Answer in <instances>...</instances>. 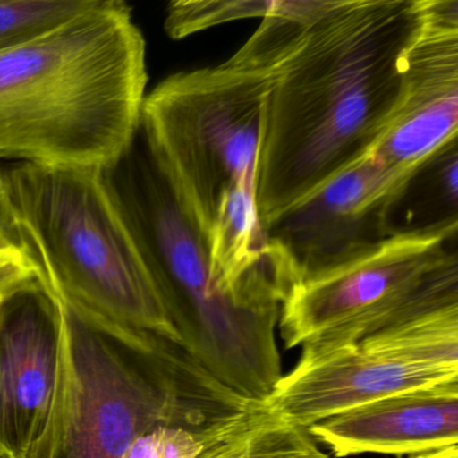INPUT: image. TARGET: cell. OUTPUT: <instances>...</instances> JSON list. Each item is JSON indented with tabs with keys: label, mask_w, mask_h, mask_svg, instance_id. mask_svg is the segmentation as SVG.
I'll return each mask as SVG.
<instances>
[{
	"label": "cell",
	"mask_w": 458,
	"mask_h": 458,
	"mask_svg": "<svg viewBox=\"0 0 458 458\" xmlns=\"http://www.w3.org/2000/svg\"><path fill=\"white\" fill-rule=\"evenodd\" d=\"M420 0H339L278 64L259 141L265 229L369 157L395 114Z\"/></svg>",
	"instance_id": "cell-1"
},
{
	"label": "cell",
	"mask_w": 458,
	"mask_h": 458,
	"mask_svg": "<svg viewBox=\"0 0 458 458\" xmlns=\"http://www.w3.org/2000/svg\"><path fill=\"white\" fill-rule=\"evenodd\" d=\"M147 81L146 39L119 0L0 50V160L103 170L138 133Z\"/></svg>",
	"instance_id": "cell-2"
},
{
	"label": "cell",
	"mask_w": 458,
	"mask_h": 458,
	"mask_svg": "<svg viewBox=\"0 0 458 458\" xmlns=\"http://www.w3.org/2000/svg\"><path fill=\"white\" fill-rule=\"evenodd\" d=\"M100 175L183 347L222 385L265 403L283 377L276 340L283 300L216 285L205 237L140 127Z\"/></svg>",
	"instance_id": "cell-3"
},
{
	"label": "cell",
	"mask_w": 458,
	"mask_h": 458,
	"mask_svg": "<svg viewBox=\"0 0 458 458\" xmlns=\"http://www.w3.org/2000/svg\"><path fill=\"white\" fill-rule=\"evenodd\" d=\"M4 174L17 245L57 301L132 347L183 345L100 170L15 163Z\"/></svg>",
	"instance_id": "cell-4"
},
{
	"label": "cell",
	"mask_w": 458,
	"mask_h": 458,
	"mask_svg": "<svg viewBox=\"0 0 458 458\" xmlns=\"http://www.w3.org/2000/svg\"><path fill=\"white\" fill-rule=\"evenodd\" d=\"M58 304L55 399L25 458H123L154 428L208 430L264 409L222 385L183 345L140 350Z\"/></svg>",
	"instance_id": "cell-5"
},
{
	"label": "cell",
	"mask_w": 458,
	"mask_h": 458,
	"mask_svg": "<svg viewBox=\"0 0 458 458\" xmlns=\"http://www.w3.org/2000/svg\"><path fill=\"white\" fill-rule=\"evenodd\" d=\"M273 79L275 71L224 63L171 74L144 98L141 131L203 237L230 195L257 192Z\"/></svg>",
	"instance_id": "cell-6"
},
{
	"label": "cell",
	"mask_w": 458,
	"mask_h": 458,
	"mask_svg": "<svg viewBox=\"0 0 458 458\" xmlns=\"http://www.w3.org/2000/svg\"><path fill=\"white\" fill-rule=\"evenodd\" d=\"M458 229L396 233L297 281L281 305L286 347L326 355L458 305Z\"/></svg>",
	"instance_id": "cell-7"
},
{
	"label": "cell",
	"mask_w": 458,
	"mask_h": 458,
	"mask_svg": "<svg viewBox=\"0 0 458 458\" xmlns=\"http://www.w3.org/2000/svg\"><path fill=\"white\" fill-rule=\"evenodd\" d=\"M453 379H458V305L300 359L265 406L283 422L308 430L352 407Z\"/></svg>",
	"instance_id": "cell-8"
},
{
	"label": "cell",
	"mask_w": 458,
	"mask_h": 458,
	"mask_svg": "<svg viewBox=\"0 0 458 458\" xmlns=\"http://www.w3.org/2000/svg\"><path fill=\"white\" fill-rule=\"evenodd\" d=\"M415 173L369 155L273 221L270 250L292 286L394 235V208Z\"/></svg>",
	"instance_id": "cell-9"
},
{
	"label": "cell",
	"mask_w": 458,
	"mask_h": 458,
	"mask_svg": "<svg viewBox=\"0 0 458 458\" xmlns=\"http://www.w3.org/2000/svg\"><path fill=\"white\" fill-rule=\"evenodd\" d=\"M422 22L402 55L393 120L371 157L418 170L458 132V0H420Z\"/></svg>",
	"instance_id": "cell-10"
},
{
	"label": "cell",
	"mask_w": 458,
	"mask_h": 458,
	"mask_svg": "<svg viewBox=\"0 0 458 458\" xmlns=\"http://www.w3.org/2000/svg\"><path fill=\"white\" fill-rule=\"evenodd\" d=\"M61 310L38 277L0 299V458H25L55 399Z\"/></svg>",
	"instance_id": "cell-11"
},
{
	"label": "cell",
	"mask_w": 458,
	"mask_h": 458,
	"mask_svg": "<svg viewBox=\"0 0 458 458\" xmlns=\"http://www.w3.org/2000/svg\"><path fill=\"white\" fill-rule=\"evenodd\" d=\"M343 458L363 453L420 454L458 445V379L402 391L308 428Z\"/></svg>",
	"instance_id": "cell-12"
},
{
	"label": "cell",
	"mask_w": 458,
	"mask_h": 458,
	"mask_svg": "<svg viewBox=\"0 0 458 458\" xmlns=\"http://www.w3.org/2000/svg\"><path fill=\"white\" fill-rule=\"evenodd\" d=\"M391 229H458V139L420 165L394 208Z\"/></svg>",
	"instance_id": "cell-13"
},
{
	"label": "cell",
	"mask_w": 458,
	"mask_h": 458,
	"mask_svg": "<svg viewBox=\"0 0 458 458\" xmlns=\"http://www.w3.org/2000/svg\"><path fill=\"white\" fill-rule=\"evenodd\" d=\"M334 4L312 0L276 2L253 36L226 63L240 68L276 71Z\"/></svg>",
	"instance_id": "cell-14"
},
{
	"label": "cell",
	"mask_w": 458,
	"mask_h": 458,
	"mask_svg": "<svg viewBox=\"0 0 458 458\" xmlns=\"http://www.w3.org/2000/svg\"><path fill=\"white\" fill-rule=\"evenodd\" d=\"M200 458H329L307 428L283 422L272 411Z\"/></svg>",
	"instance_id": "cell-15"
},
{
	"label": "cell",
	"mask_w": 458,
	"mask_h": 458,
	"mask_svg": "<svg viewBox=\"0 0 458 458\" xmlns=\"http://www.w3.org/2000/svg\"><path fill=\"white\" fill-rule=\"evenodd\" d=\"M269 412L267 407L208 430L162 426L139 437L123 458H200L219 442L241 433Z\"/></svg>",
	"instance_id": "cell-16"
},
{
	"label": "cell",
	"mask_w": 458,
	"mask_h": 458,
	"mask_svg": "<svg viewBox=\"0 0 458 458\" xmlns=\"http://www.w3.org/2000/svg\"><path fill=\"white\" fill-rule=\"evenodd\" d=\"M98 0H0V50L41 36L92 9Z\"/></svg>",
	"instance_id": "cell-17"
},
{
	"label": "cell",
	"mask_w": 458,
	"mask_h": 458,
	"mask_svg": "<svg viewBox=\"0 0 458 458\" xmlns=\"http://www.w3.org/2000/svg\"><path fill=\"white\" fill-rule=\"evenodd\" d=\"M276 2H173L168 4L165 30L173 39H183L221 23L246 18H264Z\"/></svg>",
	"instance_id": "cell-18"
},
{
	"label": "cell",
	"mask_w": 458,
	"mask_h": 458,
	"mask_svg": "<svg viewBox=\"0 0 458 458\" xmlns=\"http://www.w3.org/2000/svg\"><path fill=\"white\" fill-rule=\"evenodd\" d=\"M36 277V267L22 249L0 242V299Z\"/></svg>",
	"instance_id": "cell-19"
},
{
	"label": "cell",
	"mask_w": 458,
	"mask_h": 458,
	"mask_svg": "<svg viewBox=\"0 0 458 458\" xmlns=\"http://www.w3.org/2000/svg\"><path fill=\"white\" fill-rule=\"evenodd\" d=\"M0 242H9L18 246L14 213H13V206L10 202L2 168H0Z\"/></svg>",
	"instance_id": "cell-20"
},
{
	"label": "cell",
	"mask_w": 458,
	"mask_h": 458,
	"mask_svg": "<svg viewBox=\"0 0 458 458\" xmlns=\"http://www.w3.org/2000/svg\"><path fill=\"white\" fill-rule=\"evenodd\" d=\"M411 458H458V445L434 450V452L420 453V454L412 455Z\"/></svg>",
	"instance_id": "cell-21"
}]
</instances>
